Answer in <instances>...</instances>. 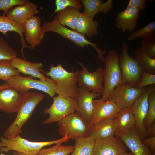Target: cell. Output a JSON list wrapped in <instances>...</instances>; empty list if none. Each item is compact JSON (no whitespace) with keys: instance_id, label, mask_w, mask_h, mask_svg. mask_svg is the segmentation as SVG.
Returning <instances> with one entry per match:
<instances>
[{"instance_id":"obj_1","label":"cell","mask_w":155,"mask_h":155,"mask_svg":"<svg viewBox=\"0 0 155 155\" xmlns=\"http://www.w3.org/2000/svg\"><path fill=\"white\" fill-rule=\"evenodd\" d=\"M44 95L39 93L28 92L23 95L21 105L16 118L3 133V136L11 138L22 133L23 125L31 116L37 105L44 99Z\"/></svg>"},{"instance_id":"obj_2","label":"cell","mask_w":155,"mask_h":155,"mask_svg":"<svg viewBox=\"0 0 155 155\" xmlns=\"http://www.w3.org/2000/svg\"><path fill=\"white\" fill-rule=\"evenodd\" d=\"M70 136H65L57 140L45 142H32L24 139L18 135L11 138L0 137V152L13 150L26 155H37L44 147L68 141Z\"/></svg>"},{"instance_id":"obj_3","label":"cell","mask_w":155,"mask_h":155,"mask_svg":"<svg viewBox=\"0 0 155 155\" xmlns=\"http://www.w3.org/2000/svg\"><path fill=\"white\" fill-rule=\"evenodd\" d=\"M49 69L45 73L54 81L55 94L65 98H76L79 88L77 71L68 72L60 64L55 67L51 64Z\"/></svg>"},{"instance_id":"obj_4","label":"cell","mask_w":155,"mask_h":155,"mask_svg":"<svg viewBox=\"0 0 155 155\" xmlns=\"http://www.w3.org/2000/svg\"><path fill=\"white\" fill-rule=\"evenodd\" d=\"M42 28L45 33L50 32H56L61 37L69 39L79 46L84 48L85 46H92L97 52L98 59L102 62L104 61V56L106 53L105 50L99 49L97 44L88 41L85 34L62 25L56 16L52 21L44 22Z\"/></svg>"},{"instance_id":"obj_5","label":"cell","mask_w":155,"mask_h":155,"mask_svg":"<svg viewBox=\"0 0 155 155\" xmlns=\"http://www.w3.org/2000/svg\"><path fill=\"white\" fill-rule=\"evenodd\" d=\"M119 55L116 50L113 49L109 51L105 58L104 85L101 98L104 101L108 100L113 90L122 83V73L118 62Z\"/></svg>"},{"instance_id":"obj_6","label":"cell","mask_w":155,"mask_h":155,"mask_svg":"<svg viewBox=\"0 0 155 155\" xmlns=\"http://www.w3.org/2000/svg\"><path fill=\"white\" fill-rule=\"evenodd\" d=\"M6 83L10 87L16 89L22 96L30 89L44 92L53 98L55 94V84L51 79L48 78L46 80H37L34 79L31 76L23 77L18 75L12 76Z\"/></svg>"},{"instance_id":"obj_7","label":"cell","mask_w":155,"mask_h":155,"mask_svg":"<svg viewBox=\"0 0 155 155\" xmlns=\"http://www.w3.org/2000/svg\"><path fill=\"white\" fill-rule=\"evenodd\" d=\"M53 98L51 106L45 108L43 112L49 115L48 118L42 122L43 124L57 122L76 111L78 103L76 98H65L58 95Z\"/></svg>"},{"instance_id":"obj_8","label":"cell","mask_w":155,"mask_h":155,"mask_svg":"<svg viewBox=\"0 0 155 155\" xmlns=\"http://www.w3.org/2000/svg\"><path fill=\"white\" fill-rule=\"evenodd\" d=\"M57 124L58 131L62 137L67 135L75 140L88 136L89 123L77 112L66 116Z\"/></svg>"},{"instance_id":"obj_9","label":"cell","mask_w":155,"mask_h":155,"mask_svg":"<svg viewBox=\"0 0 155 155\" xmlns=\"http://www.w3.org/2000/svg\"><path fill=\"white\" fill-rule=\"evenodd\" d=\"M118 62L122 73V83H128L136 87L141 80L142 70L135 60L129 55L128 46L125 42L122 43Z\"/></svg>"},{"instance_id":"obj_10","label":"cell","mask_w":155,"mask_h":155,"mask_svg":"<svg viewBox=\"0 0 155 155\" xmlns=\"http://www.w3.org/2000/svg\"><path fill=\"white\" fill-rule=\"evenodd\" d=\"M147 87L138 88L128 83H122L112 92L108 100L115 103L121 110L132 106L145 91Z\"/></svg>"},{"instance_id":"obj_11","label":"cell","mask_w":155,"mask_h":155,"mask_svg":"<svg viewBox=\"0 0 155 155\" xmlns=\"http://www.w3.org/2000/svg\"><path fill=\"white\" fill-rule=\"evenodd\" d=\"M82 67L77 71V84L79 87H84L89 91L102 94L104 82L103 69L99 67L95 71L90 72L82 63L77 61Z\"/></svg>"},{"instance_id":"obj_12","label":"cell","mask_w":155,"mask_h":155,"mask_svg":"<svg viewBox=\"0 0 155 155\" xmlns=\"http://www.w3.org/2000/svg\"><path fill=\"white\" fill-rule=\"evenodd\" d=\"M154 91L155 84L149 86L131 106L137 127L142 140L146 138V129L144 126V121L148 110L149 96Z\"/></svg>"},{"instance_id":"obj_13","label":"cell","mask_w":155,"mask_h":155,"mask_svg":"<svg viewBox=\"0 0 155 155\" xmlns=\"http://www.w3.org/2000/svg\"><path fill=\"white\" fill-rule=\"evenodd\" d=\"M126 151L122 141L114 136L94 141L92 155H120Z\"/></svg>"},{"instance_id":"obj_14","label":"cell","mask_w":155,"mask_h":155,"mask_svg":"<svg viewBox=\"0 0 155 155\" xmlns=\"http://www.w3.org/2000/svg\"><path fill=\"white\" fill-rule=\"evenodd\" d=\"M116 135L129 148L133 155H155L143 142L137 127Z\"/></svg>"},{"instance_id":"obj_15","label":"cell","mask_w":155,"mask_h":155,"mask_svg":"<svg viewBox=\"0 0 155 155\" xmlns=\"http://www.w3.org/2000/svg\"><path fill=\"white\" fill-rule=\"evenodd\" d=\"M94 109L89 129L94 124L108 118L116 117L121 109L115 103L102 98L93 100Z\"/></svg>"},{"instance_id":"obj_16","label":"cell","mask_w":155,"mask_h":155,"mask_svg":"<svg viewBox=\"0 0 155 155\" xmlns=\"http://www.w3.org/2000/svg\"><path fill=\"white\" fill-rule=\"evenodd\" d=\"M102 94L89 91L84 87H79L76 97L78 105L76 111L89 124L92 115L94 106L93 100Z\"/></svg>"},{"instance_id":"obj_17","label":"cell","mask_w":155,"mask_h":155,"mask_svg":"<svg viewBox=\"0 0 155 155\" xmlns=\"http://www.w3.org/2000/svg\"><path fill=\"white\" fill-rule=\"evenodd\" d=\"M26 40L33 49L39 46L45 34L41 26V20L38 16H34L27 20L24 24Z\"/></svg>"},{"instance_id":"obj_18","label":"cell","mask_w":155,"mask_h":155,"mask_svg":"<svg viewBox=\"0 0 155 155\" xmlns=\"http://www.w3.org/2000/svg\"><path fill=\"white\" fill-rule=\"evenodd\" d=\"M23 96L13 88L0 90V111L7 113H17L21 105Z\"/></svg>"},{"instance_id":"obj_19","label":"cell","mask_w":155,"mask_h":155,"mask_svg":"<svg viewBox=\"0 0 155 155\" xmlns=\"http://www.w3.org/2000/svg\"><path fill=\"white\" fill-rule=\"evenodd\" d=\"M140 10L132 7H127L124 10L118 13L115 19V26L123 32H130L135 30Z\"/></svg>"},{"instance_id":"obj_20","label":"cell","mask_w":155,"mask_h":155,"mask_svg":"<svg viewBox=\"0 0 155 155\" xmlns=\"http://www.w3.org/2000/svg\"><path fill=\"white\" fill-rule=\"evenodd\" d=\"M39 12L37 5L27 0L25 4L10 9L6 16L18 24L24 25L27 20Z\"/></svg>"},{"instance_id":"obj_21","label":"cell","mask_w":155,"mask_h":155,"mask_svg":"<svg viewBox=\"0 0 155 155\" xmlns=\"http://www.w3.org/2000/svg\"><path fill=\"white\" fill-rule=\"evenodd\" d=\"M116 117L103 120L95 123L89 128L88 136L94 141L114 136L116 134Z\"/></svg>"},{"instance_id":"obj_22","label":"cell","mask_w":155,"mask_h":155,"mask_svg":"<svg viewBox=\"0 0 155 155\" xmlns=\"http://www.w3.org/2000/svg\"><path fill=\"white\" fill-rule=\"evenodd\" d=\"M11 63L14 68L24 74L43 80L48 78L40 72V69L43 67L41 63H33L16 57L11 61Z\"/></svg>"},{"instance_id":"obj_23","label":"cell","mask_w":155,"mask_h":155,"mask_svg":"<svg viewBox=\"0 0 155 155\" xmlns=\"http://www.w3.org/2000/svg\"><path fill=\"white\" fill-rule=\"evenodd\" d=\"M115 125V135L137 127L131 106L121 110L116 117Z\"/></svg>"},{"instance_id":"obj_24","label":"cell","mask_w":155,"mask_h":155,"mask_svg":"<svg viewBox=\"0 0 155 155\" xmlns=\"http://www.w3.org/2000/svg\"><path fill=\"white\" fill-rule=\"evenodd\" d=\"M0 32L7 37H8L7 33L8 32H15L20 35L22 45L21 51L23 59H26L23 53V50L25 48L30 49V48L29 46L26 44L23 36V33L24 32V24H18L7 16L3 15L0 16Z\"/></svg>"},{"instance_id":"obj_25","label":"cell","mask_w":155,"mask_h":155,"mask_svg":"<svg viewBox=\"0 0 155 155\" xmlns=\"http://www.w3.org/2000/svg\"><path fill=\"white\" fill-rule=\"evenodd\" d=\"M80 11V9L68 7L56 12L55 16L62 25L75 30Z\"/></svg>"},{"instance_id":"obj_26","label":"cell","mask_w":155,"mask_h":155,"mask_svg":"<svg viewBox=\"0 0 155 155\" xmlns=\"http://www.w3.org/2000/svg\"><path fill=\"white\" fill-rule=\"evenodd\" d=\"M99 22L80 13L75 30L91 38L98 34Z\"/></svg>"},{"instance_id":"obj_27","label":"cell","mask_w":155,"mask_h":155,"mask_svg":"<svg viewBox=\"0 0 155 155\" xmlns=\"http://www.w3.org/2000/svg\"><path fill=\"white\" fill-rule=\"evenodd\" d=\"M135 59L142 71L155 74V59L150 58L144 53L141 47L135 51Z\"/></svg>"},{"instance_id":"obj_28","label":"cell","mask_w":155,"mask_h":155,"mask_svg":"<svg viewBox=\"0 0 155 155\" xmlns=\"http://www.w3.org/2000/svg\"><path fill=\"white\" fill-rule=\"evenodd\" d=\"M94 140L91 136L75 140L73 151L71 155H92Z\"/></svg>"},{"instance_id":"obj_29","label":"cell","mask_w":155,"mask_h":155,"mask_svg":"<svg viewBox=\"0 0 155 155\" xmlns=\"http://www.w3.org/2000/svg\"><path fill=\"white\" fill-rule=\"evenodd\" d=\"M155 22H149L143 27L133 32L127 40L131 41L137 38L146 39L155 37Z\"/></svg>"},{"instance_id":"obj_30","label":"cell","mask_w":155,"mask_h":155,"mask_svg":"<svg viewBox=\"0 0 155 155\" xmlns=\"http://www.w3.org/2000/svg\"><path fill=\"white\" fill-rule=\"evenodd\" d=\"M74 149V146H63L58 143L49 148L41 149L37 155H68Z\"/></svg>"},{"instance_id":"obj_31","label":"cell","mask_w":155,"mask_h":155,"mask_svg":"<svg viewBox=\"0 0 155 155\" xmlns=\"http://www.w3.org/2000/svg\"><path fill=\"white\" fill-rule=\"evenodd\" d=\"M84 10V15L89 18H93L99 12H100L104 1L102 0H81Z\"/></svg>"},{"instance_id":"obj_32","label":"cell","mask_w":155,"mask_h":155,"mask_svg":"<svg viewBox=\"0 0 155 155\" xmlns=\"http://www.w3.org/2000/svg\"><path fill=\"white\" fill-rule=\"evenodd\" d=\"M17 55V51L0 35V61H11Z\"/></svg>"},{"instance_id":"obj_33","label":"cell","mask_w":155,"mask_h":155,"mask_svg":"<svg viewBox=\"0 0 155 155\" xmlns=\"http://www.w3.org/2000/svg\"><path fill=\"white\" fill-rule=\"evenodd\" d=\"M20 72L14 68L11 61H0V79L6 82L12 76L20 75Z\"/></svg>"},{"instance_id":"obj_34","label":"cell","mask_w":155,"mask_h":155,"mask_svg":"<svg viewBox=\"0 0 155 155\" xmlns=\"http://www.w3.org/2000/svg\"><path fill=\"white\" fill-rule=\"evenodd\" d=\"M155 121V91L150 95L147 114L144 121V126L146 129Z\"/></svg>"},{"instance_id":"obj_35","label":"cell","mask_w":155,"mask_h":155,"mask_svg":"<svg viewBox=\"0 0 155 155\" xmlns=\"http://www.w3.org/2000/svg\"><path fill=\"white\" fill-rule=\"evenodd\" d=\"M141 47L150 58L155 59V38L142 39Z\"/></svg>"},{"instance_id":"obj_36","label":"cell","mask_w":155,"mask_h":155,"mask_svg":"<svg viewBox=\"0 0 155 155\" xmlns=\"http://www.w3.org/2000/svg\"><path fill=\"white\" fill-rule=\"evenodd\" d=\"M55 4L56 8L54 13L68 7L80 9L82 6L80 1L79 0H56Z\"/></svg>"},{"instance_id":"obj_37","label":"cell","mask_w":155,"mask_h":155,"mask_svg":"<svg viewBox=\"0 0 155 155\" xmlns=\"http://www.w3.org/2000/svg\"><path fill=\"white\" fill-rule=\"evenodd\" d=\"M27 0H0V10L4 11V15L6 16L10 8L15 6L25 4Z\"/></svg>"},{"instance_id":"obj_38","label":"cell","mask_w":155,"mask_h":155,"mask_svg":"<svg viewBox=\"0 0 155 155\" xmlns=\"http://www.w3.org/2000/svg\"><path fill=\"white\" fill-rule=\"evenodd\" d=\"M155 84V74L149 73L142 71L141 80L136 88H142Z\"/></svg>"},{"instance_id":"obj_39","label":"cell","mask_w":155,"mask_h":155,"mask_svg":"<svg viewBox=\"0 0 155 155\" xmlns=\"http://www.w3.org/2000/svg\"><path fill=\"white\" fill-rule=\"evenodd\" d=\"M132 7L143 11L146 8L145 0H130L127 7Z\"/></svg>"},{"instance_id":"obj_40","label":"cell","mask_w":155,"mask_h":155,"mask_svg":"<svg viewBox=\"0 0 155 155\" xmlns=\"http://www.w3.org/2000/svg\"><path fill=\"white\" fill-rule=\"evenodd\" d=\"M143 142L149 148L151 151L155 153V136L146 138L143 139Z\"/></svg>"},{"instance_id":"obj_41","label":"cell","mask_w":155,"mask_h":155,"mask_svg":"<svg viewBox=\"0 0 155 155\" xmlns=\"http://www.w3.org/2000/svg\"><path fill=\"white\" fill-rule=\"evenodd\" d=\"M146 137L155 136V121L146 130Z\"/></svg>"},{"instance_id":"obj_42","label":"cell","mask_w":155,"mask_h":155,"mask_svg":"<svg viewBox=\"0 0 155 155\" xmlns=\"http://www.w3.org/2000/svg\"><path fill=\"white\" fill-rule=\"evenodd\" d=\"M7 84L6 83L0 85V90L9 87Z\"/></svg>"},{"instance_id":"obj_43","label":"cell","mask_w":155,"mask_h":155,"mask_svg":"<svg viewBox=\"0 0 155 155\" xmlns=\"http://www.w3.org/2000/svg\"><path fill=\"white\" fill-rule=\"evenodd\" d=\"M12 153L13 155H20L18 152L15 151H13ZM0 155H5V154L3 153H1Z\"/></svg>"},{"instance_id":"obj_44","label":"cell","mask_w":155,"mask_h":155,"mask_svg":"<svg viewBox=\"0 0 155 155\" xmlns=\"http://www.w3.org/2000/svg\"><path fill=\"white\" fill-rule=\"evenodd\" d=\"M132 153L131 152L130 153H127V152L123 153L121 154L120 155H131Z\"/></svg>"},{"instance_id":"obj_45","label":"cell","mask_w":155,"mask_h":155,"mask_svg":"<svg viewBox=\"0 0 155 155\" xmlns=\"http://www.w3.org/2000/svg\"><path fill=\"white\" fill-rule=\"evenodd\" d=\"M19 153L20 154V155H26L25 154H22V153H19Z\"/></svg>"},{"instance_id":"obj_46","label":"cell","mask_w":155,"mask_h":155,"mask_svg":"<svg viewBox=\"0 0 155 155\" xmlns=\"http://www.w3.org/2000/svg\"><path fill=\"white\" fill-rule=\"evenodd\" d=\"M131 155H133V154H132V153Z\"/></svg>"}]
</instances>
